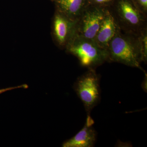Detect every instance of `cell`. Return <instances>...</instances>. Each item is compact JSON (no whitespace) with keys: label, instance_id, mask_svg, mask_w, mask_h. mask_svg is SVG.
<instances>
[{"label":"cell","instance_id":"obj_1","mask_svg":"<svg viewBox=\"0 0 147 147\" xmlns=\"http://www.w3.org/2000/svg\"><path fill=\"white\" fill-rule=\"evenodd\" d=\"M139 36L118 29L108 46V62L119 63L145 71L141 66L143 59Z\"/></svg>","mask_w":147,"mask_h":147},{"label":"cell","instance_id":"obj_2","mask_svg":"<svg viewBox=\"0 0 147 147\" xmlns=\"http://www.w3.org/2000/svg\"><path fill=\"white\" fill-rule=\"evenodd\" d=\"M108 9L123 32L139 36L147 29V16L141 12L132 0H115Z\"/></svg>","mask_w":147,"mask_h":147},{"label":"cell","instance_id":"obj_3","mask_svg":"<svg viewBox=\"0 0 147 147\" xmlns=\"http://www.w3.org/2000/svg\"><path fill=\"white\" fill-rule=\"evenodd\" d=\"M67 48L78 58L82 66L88 69H94L108 62V51L99 47L92 40L75 36Z\"/></svg>","mask_w":147,"mask_h":147},{"label":"cell","instance_id":"obj_4","mask_svg":"<svg viewBox=\"0 0 147 147\" xmlns=\"http://www.w3.org/2000/svg\"><path fill=\"white\" fill-rule=\"evenodd\" d=\"M74 88L83 102L88 115H90L100 98L99 77L94 69H88L86 73L79 77Z\"/></svg>","mask_w":147,"mask_h":147},{"label":"cell","instance_id":"obj_5","mask_svg":"<svg viewBox=\"0 0 147 147\" xmlns=\"http://www.w3.org/2000/svg\"><path fill=\"white\" fill-rule=\"evenodd\" d=\"M106 9L89 5L76 21V36L94 40Z\"/></svg>","mask_w":147,"mask_h":147},{"label":"cell","instance_id":"obj_6","mask_svg":"<svg viewBox=\"0 0 147 147\" xmlns=\"http://www.w3.org/2000/svg\"><path fill=\"white\" fill-rule=\"evenodd\" d=\"M76 21L57 11L54 18L53 32L55 39L61 47H67L76 36Z\"/></svg>","mask_w":147,"mask_h":147},{"label":"cell","instance_id":"obj_7","mask_svg":"<svg viewBox=\"0 0 147 147\" xmlns=\"http://www.w3.org/2000/svg\"><path fill=\"white\" fill-rule=\"evenodd\" d=\"M94 121L88 115L84 127L71 139L64 142L63 147H92L96 140V133L92 125Z\"/></svg>","mask_w":147,"mask_h":147},{"label":"cell","instance_id":"obj_8","mask_svg":"<svg viewBox=\"0 0 147 147\" xmlns=\"http://www.w3.org/2000/svg\"><path fill=\"white\" fill-rule=\"evenodd\" d=\"M119 29L117 23L108 8L94 39L99 47L108 51L109 43Z\"/></svg>","mask_w":147,"mask_h":147},{"label":"cell","instance_id":"obj_9","mask_svg":"<svg viewBox=\"0 0 147 147\" xmlns=\"http://www.w3.org/2000/svg\"><path fill=\"white\" fill-rule=\"evenodd\" d=\"M57 11L67 18L76 21L86 7L88 0H56Z\"/></svg>","mask_w":147,"mask_h":147},{"label":"cell","instance_id":"obj_10","mask_svg":"<svg viewBox=\"0 0 147 147\" xmlns=\"http://www.w3.org/2000/svg\"><path fill=\"white\" fill-rule=\"evenodd\" d=\"M141 45L143 62L146 63L147 61V29L139 36Z\"/></svg>","mask_w":147,"mask_h":147},{"label":"cell","instance_id":"obj_11","mask_svg":"<svg viewBox=\"0 0 147 147\" xmlns=\"http://www.w3.org/2000/svg\"><path fill=\"white\" fill-rule=\"evenodd\" d=\"M91 5L108 8L113 4L115 0H88Z\"/></svg>","mask_w":147,"mask_h":147},{"label":"cell","instance_id":"obj_12","mask_svg":"<svg viewBox=\"0 0 147 147\" xmlns=\"http://www.w3.org/2000/svg\"><path fill=\"white\" fill-rule=\"evenodd\" d=\"M138 9L145 16H147V0H132Z\"/></svg>","mask_w":147,"mask_h":147},{"label":"cell","instance_id":"obj_13","mask_svg":"<svg viewBox=\"0 0 147 147\" xmlns=\"http://www.w3.org/2000/svg\"><path fill=\"white\" fill-rule=\"evenodd\" d=\"M28 88V86L27 84H25L17 86L9 87V88H5L1 89H0V94L12 90L16 89L18 88L27 89Z\"/></svg>","mask_w":147,"mask_h":147}]
</instances>
